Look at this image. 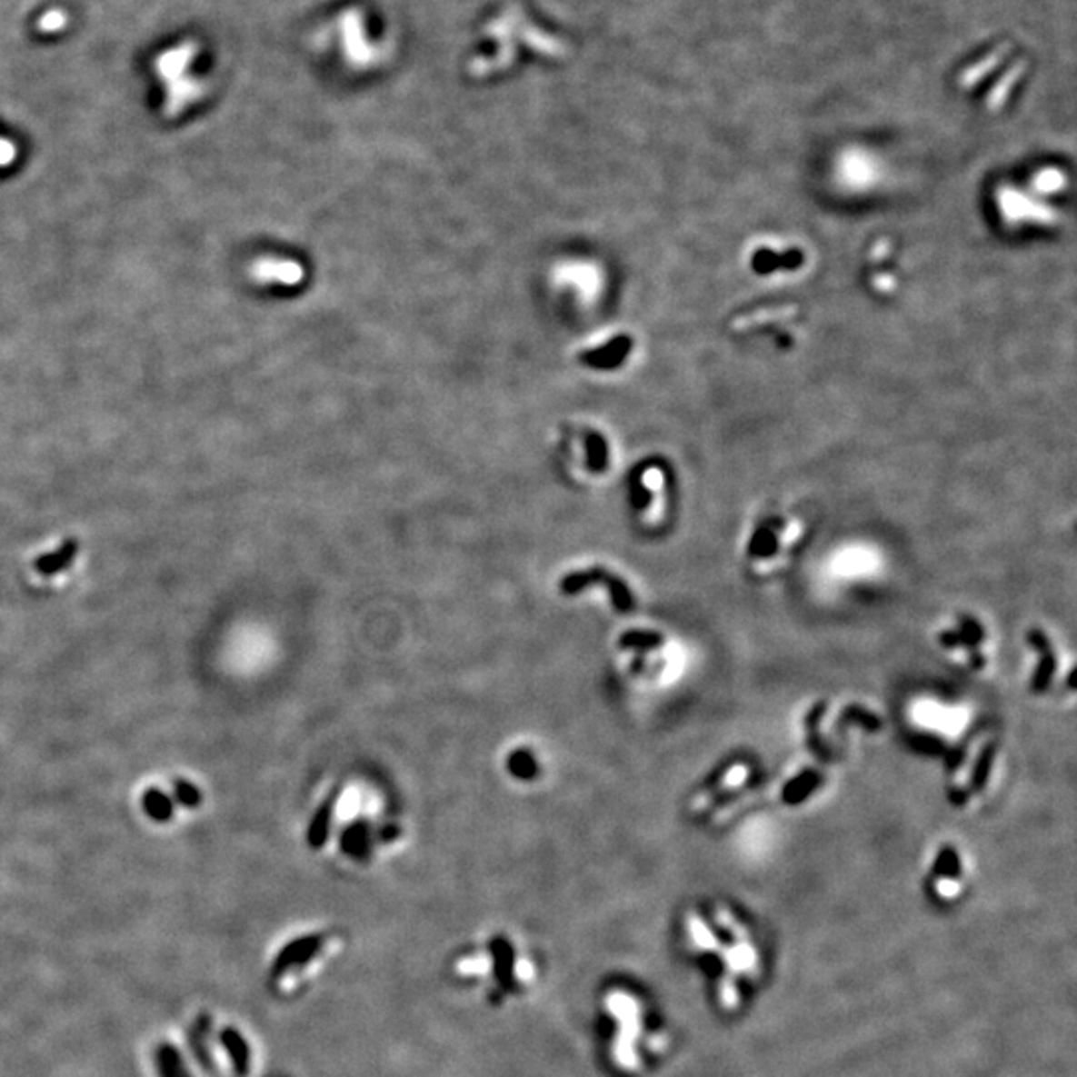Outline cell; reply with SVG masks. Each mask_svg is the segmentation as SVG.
Segmentation results:
<instances>
[{
	"instance_id": "obj_1",
	"label": "cell",
	"mask_w": 1077,
	"mask_h": 1077,
	"mask_svg": "<svg viewBox=\"0 0 1077 1077\" xmlns=\"http://www.w3.org/2000/svg\"><path fill=\"white\" fill-rule=\"evenodd\" d=\"M455 982L489 1005L505 1008L533 996L541 970L533 950L505 932H495L477 946L461 952L451 963Z\"/></svg>"
},
{
	"instance_id": "obj_2",
	"label": "cell",
	"mask_w": 1077,
	"mask_h": 1077,
	"mask_svg": "<svg viewBox=\"0 0 1077 1077\" xmlns=\"http://www.w3.org/2000/svg\"><path fill=\"white\" fill-rule=\"evenodd\" d=\"M344 942L332 932H307L287 940L275 952L270 976L282 992H297L342 956Z\"/></svg>"
},
{
	"instance_id": "obj_3",
	"label": "cell",
	"mask_w": 1077,
	"mask_h": 1077,
	"mask_svg": "<svg viewBox=\"0 0 1077 1077\" xmlns=\"http://www.w3.org/2000/svg\"><path fill=\"white\" fill-rule=\"evenodd\" d=\"M604 1010L613 1020L611 1058L623 1072H637L641 1055L637 1040L641 1038V1005L634 996L621 990H611L604 996Z\"/></svg>"
},
{
	"instance_id": "obj_4",
	"label": "cell",
	"mask_w": 1077,
	"mask_h": 1077,
	"mask_svg": "<svg viewBox=\"0 0 1077 1077\" xmlns=\"http://www.w3.org/2000/svg\"><path fill=\"white\" fill-rule=\"evenodd\" d=\"M593 584H603V587L609 591L613 607L619 613H629L634 609V597L633 591L627 587V583L603 567L567 573L565 577H561L559 581V591L563 594H569V597H574V594L587 591Z\"/></svg>"
},
{
	"instance_id": "obj_5",
	"label": "cell",
	"mask_w": 1077,
	"mask_h": 1077,
	"mask_svg": "<svg viewBox=\"0 0 1077 1077\" xmlns=\"http://www.w3.org/2000/svg\"><path fill=\"white\" fill-rule=\"evenodd\" d=\"M374 843L375 840H374L372 826H369L367 820L359 818V820H354V823L344 830L340 846L344 850V854L350 856L352 860L367 862L369 856H372Z\"/></svg>"
},
{
	"instance_id": "obj_6",
	"label": "cell",
	"mask_w": 1077,
	"mask_h": 1077,
	"mask_svg": "<svg viewBox=\"0 0 1077 1077\" xmlns=\"http://www.w3.org/2000/svg\"><path fill=\"white\" fill-rule=\"evenodd\" d=\"M220 1042L224 1045L225 1053L232 1062V1068L238 1077L250 1075L252 1072V1048L250 1042L244 1038L242 1032L234 1025H228L220 1032Z\"/></svg>"
},
{
	"instance_id": "obj_7",
	"label": "cell",
	"mask_w": 1077,
	"mask_h": 1077,
	"mask_svg": "<svg viewBox=\"0 0 1077 1077\" xmlns=\"http://www.w3.org/2000/svg\"><path fill=\"white\" fill-rule=\"evenodd\" d=\"M337 798H340V788H334L332 794L324 798V803L312 816V823L307 826V844H310V848L320 850L325 846L327 838H330Z\"/></svg>"
},
{
	"instance_id": "obj_8",
	"label": "cell",
	"mask_w": 1077,
	"mask_h": 1077,
	"mask_svg": "<svg viewBox=\"0 0 1077 1077\" xmlns=\"http://www.w3.org/2000/svg\"><path fill=\"white\" fill-rule=\"evenodd\" d=\"M78 549L80 545L76 539H66L56 551L35 559V571L43 574V577H55V574L66 571L75 563Z\"/></svg>"
},
{
	"instance_id": "obj_9",
	"label": "cell",
	"mask_w": 1077,
	"mask_h": 1077,
	"mask_svg": "<svg viewBox=\"0 0 1077 1077\" xmlns=\"http://www.w3.org/2000/svg\"><path fill=\"white\" fill-rule=\"evenodd\" d=\"M254 272L258 278L282 284H297L302 280V268L294 262H258Z\"/></svg>"
},
{
	"instance_id": "obj_10",
	"label": "cell",
	"mask_w": 1077,
	"mask_h": 1077,
	"mask_svg": "<svg viewBox=\"0 0 1077 1077\" xmlns=\"http://www.w3.org/2000/svg\"><path fill=\"white\" fill-rule=\"evenodd\" d=\"M142 808L156 823H168L174 816V800L156 786L146 788L142 796Z\"/></svg>"
},
{
	"instance_id": "obj_11",
	"label": "cell",
	"mask_w": 1077,
	"mask_h": 1077,
	"mask_svg": "<svg viewBox=\"0 0 1077 1077\" xmlns=\"http://www.w3.org/2000/svg\"><path fill=\"white\" fill-rule=\"evenodd\" d=\"M156 1068L160 1077H190L182 1055L172 1043H160L156 1050Z\"/></svg>"
},
{
	"instance_id": "obj_12",
	"label": "cell",
	"mask_w": 1077,
	"mask_h": 1077,
	"mask_svg": "<svg viewBox=\"0 0 1077 1077\" xmlns=\"http://www.w3.org/2000/svg\"><path fill=\"white\" fill-rule=\"evenodd\" d=\"M507 771L517 781H533L539 774V763L527 748H517L507 758Z\"/></svg>"
},
{
	"instance_id": "obj_13",
	"label": "cell",
	"mask_w": 1077,
	"mask_h": 1077,
	"mask_svg": "<svg viewBox=\"0 0 1077 1077\" xmlns=\"http://www.w3.org/2000/svg\"><path fill=\"white\" fill-rule=\"evenodd\" d=\"M619 644L623 649H633V651H653V649H659L663 644V637L659 633H653V631H627L624 634H621Z\"/></svg>"
},
{
	"instance_id": "obj_14",
	"label": "cell",
	"mask_w": 1077,
	"mask_h": 1077,
	"mask_svg": "<svg viewBox=\"0 0 1077 1077\" xmlns=\"http://www.w3.org/2000/svg\"><path fill=\"white\" fill-rule=\"evenodd\" d=\"M174 788V798L178 800V804L186 806V808H198L202 804V793L196 784H192L190 781H184V778H176V781L172 783Z\"/></svg>"
}]
</instances>
